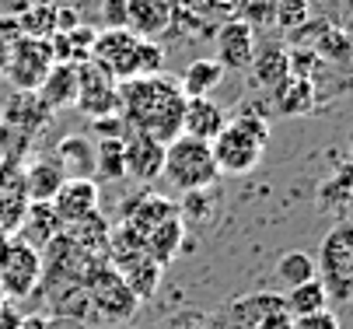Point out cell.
<instances>
[{
    "label": "cell",
    "instance_id": "6da1fadb",
    "mask_svg": "<svg viewBox=\"0 0 353 329\" xmlns=\"http://www.w3.org/2000/svg\"><path fill=\"white\" fill-rule=\"evenodd\" d=\"M182 109L185 95L182 84L172 74H150V77H130L119 81V116L126 126L158 137L161 144L182 133Z\"/></svg>",
    "mask_w": 353,
    "mask_h": 329
},
{
    "label": "cell",
    "instance_id": "7a4b0ae2",
    "mask_svg": "<svg viewBox=\"0 0 353 329\" xmlns=\"http://www.w3.org/2000/svg\"><path fill=\"white\" fill-rule=\"evenodd\" d=\"M266 144H270V116L259 106H245L210 140V154L221 175H248L263 161Z\"/></svg>",
    "mask_w": 353,
    "mask_h": 329
},
{
    "label": "cell",
    "instance_id": "3957f363",
    "mask_svg": "<svg viewBox=\"0 0 353 329\" xmlns=\"http://www.w3.org/2000/svg\"><path fill=\"white\" fill-rule=\"evenodd\" d=\"M161 179L172 186L175 193H192V190H207L217 186L221 172L214 165L210 144L179 133L175 140L165 144V165H161Z\"/></svg>",
    "mask_w": 353,
    "mask_h": 329
},
{
    "label": "cell",
    "instance_id": "277c9868",
    "mask_svg": "<svg viewBox=\"0 0 353 329\" xmlns=\"http://www.w3.org/2000/svg\"><path fill=\"white\" fill-rule=\"evenodd\" d=\"M315 277L322 280L329 305L336 308L350 305V295H353V228L350 221H336V228L322 239Z\"/></svg>",
    "mask_w": 353,
    "mask_h": 329
},
{
    "label": "cell",
    "instance_id": "5b68a950",
    "mask_svg": "<svg viewBox=\"0 0 353 329\" xmlns=\"http://www.w3.org/2000/svg\"><path fill=\"white\" fill-rule=\"evenodd\" d=\"M84 298L91 305L94 315H102L105 322H126L137 315V298L133 291L123 284V277L116 273L112 263L91 259L88 273H84Z\"/></svg>",
    "mask_w": 353,
    "mask_h": 329
},
{
    "label": "cell",
    "instance_id": "8992f818",
    "mask_svg": "<svg viewBox=\"0 0 353 329\" xmlns=\"http://www.w3.org/2000/svg\"><path fill=\"white\" fill-rule=\"evenodd\" d=\"M53 50H49V39H28V35H18L8 42V53H4V77L11 81V88L18 91H35L42 84V77L53 67Z\"/></svg>",
    "mask_w": 353,
    "mask_h": 329
},
{
    "label": "cell",
    "instance_id": "52a82bcc",
    "mask_svg": "<svg viewBox=\"0 0 353 329\" xmlns=\"http://www.w3.org/2000/svg\"><path fill=\"white\" fill-rule=\"evenodd\" d=\"M39 284H42V256L11 235L8 256L0 259V291H4V298H11V301H21Z\"/></svg>",
    "mask_w": 353,
    "mask_h": 329
},
{
    "label": "cell",
    "instance_id": "ba28073f",
    "mask_svg": "<svg viewBox=\"0 0 353 329\" xmlns=\"http://www.w3.org/2000/svg\"><path fill=\"white\" fill-rule=\"evenodd\" d=\"M137 42L140 39L126 28H102V32H94L88 60H94L116 81H130L137 77Z\"/></svg>",
    "mask_w": 353,
    "mask_h": 329
},
{
    "label": "cell",
    "instance_id": "9c48e42d",
    "mask_svg": "<svg viewBox=\"0 0 353 329\" xmlns=\"http://www.w3.org/2000/svg\"><path fill=\"white\" fill-rule=\"evenodd\" d=\"M74 67H77V102H74V109H81L94 119L119 112V81L109 77L94 60H81Z\"/></svg>",
    "mask_w": 353,
    "mask_h": 329
},
{
    "label": "cell",
    "instance_id": "30bf717a",
    "mask_svg": "<svg viewBox=\"0 0 353 329\" xmlns=\"http://www.w3.org/2000/svg\"><path fill=\"white\" fill-rule=\"evenodd\" d=\"M109 256H112L109 263L116 266V273L123 277V284L133 291L137 301H150V298H154V291L161 284V266L150 259L140 246H130V249L112 246Z\"/></svg>",
    "mask_w": 353,
    "mask_h": 329
},
{
    "label": "cell",
    "instance_id": "8fae6325",
    "mask_svg": "<svg viewBox=\"0 0 353 329\" xmlns=\"http://www.w3.org/2000/svg\"><path fill=\"white\" fill-rule=\"evenodd\" d=\"M123 158H126V175L137 179L140 186H150L154 179H161L165 144L158 137L143 133V130L126 126V133H123Z\"/></svg>",
    "mask_w": 353,
    "mask_h": 329
},
{
    "label": "cell",
    "instance_id": "7c38bea8",
    "mask_svg": "<svg viewBox=\"0 0 353 329\" xmlns=\"http://www.w3.org/2000/svg\"><path fill=\"white\" fill-rule=\"evenodd\" d=\"M214 60L228 70H248L252 63V53H256V28L245 25L241 18H231V21H217L214 28Z\"/></svg>",
    "mask_w": 353,
    "mask_h": 329
},
{
    "label": "cell",
    "instance_id": "4fadbf2b",
    "mask_svg": "<svg viewBox=\"0 0 353 329\" xmlns=\"http://www.w3.org/2000/svg\"><path fill=\"white\" fill-rule=\"evenodd\" d=\"M98 203H102V193H98L94 179H63V186L53 193V200H49V207H53V214L60 217L63 228L94 214Z\"/></svg>",
    "mask_w": 353,
    "mask_h": 329
},
{
    "label": "cell",
    "instance_id": "5bb4252c",
    "mask_svg": "<svg viewBox=\"0 0 353 329\" xmlns=\"http://www.w3.org/2000/svg\"><path fill=\"white\" fill-rule=\"evenodd\" d=\"M67 172L57 161V154H46V158H32L21 168V193L28 197V203H49L53 193L63 186Z\"/></svg>",
    "mask_w": 353,
    "mask_h": 329
},
{
    "label": "cell",
    "instance_id": "9a60e30c",
    "mask_svg": "<svg viewBox=\"0 0 353 329\" xmlns=\"http://www.w3.org/2000/svg\"><path fill=\"white\" fill-rule=\"evenodd\" d=\"M32 95H35L49 112L74 109V102H77V67H74V63H53Z\"/></svg>",
    "mask_w": 353,
    "mask_h": 329
},
{
    "label": "cell",
    "instance_id": "2e32d148",
    "mask_svg": "<svg viewBox=\"0 0 353 329\" xmlns=\"http://www.w3.org/2000/svg\"><path fill=\"white\" fill-rule=\"evenodd\" d=\"M172 0H126V32L137 39H158L172 21Z\"/></svg>",
    "mask_w": 353,
    "mask_h": 329
},
{
    "label": "cell",
    "instance_id": "e0dca14e",
    "mask_svg": "<svg viewBox=\"0 0 353 329\" xmlns=\"http://www.w3.org/2000/svg\"><path fill=\"white\" fill-rule=\"evenodd\" d=\"M228 123V112L210 99V95H199V99H185V109H182V133L185 137H196V140H210L224 130Z\"/></svg>",
    "mask_w": 353,
    "mask_h": 329
},
{
    "label": "cell",
    "instance_id": "ac0fdd59",
    "mask_svg": "<svg viewBox=\"0 0 353 329\" xmlns=\"http://www.w3.org/2000/svg\"><path fill=\"white\" fill-rule=\"evenodd\" d=\"M248 74H252V84H256L259 91H266V95L273 99L276 88L290 77V67H287V50L283 46H256V53H252V63H248Z\"/></svg>",
    "mask_w": 353,
    "mask_h": 329
},
{
    "label": "cell",
    "instance_id": "d6986e66",
    "mask_svg": "<svg viewBox=\"0 0 353 329\" xmlns=\"http://www.w3.org/2000/svg\"><path fill=\"white\" fill-rule=\"evenodd\" d=\"M60 235H63V224L53 214V207H49V203H28V210H25V217L18 224L14 239H21L25 246H32L35 252H42L53 239H60Z\"/></svg>",
    "mask_w": 353,
    "mask_h": 329
},
{
    "label": "cell",
    "instance_id": "ffe728a7",
    "mask_svg": "<svg viewBox=\"0 0 353 329\" xmlns=\"http://www.w3.org/2000/svg\"><path fill=\"white\" fill-rule=\"evenodd\" d=\"M182 242H185V224H182V217L175 214V217L161 221L158 228H150L143 239H140V249L154 259L158 266H165V263H172V259L182 252Z\"/></svg>",
    "mask_w": 353,
    "mask_h": 329
},
{
    "label": "cell",
    "instance_id": "44dd1931",
    "mask_svg": "<svg viewBox=\"0 0 353 329\" xmlns=\"http://www.w3.org/2000/svg\"><path fill=\"white\" fill-rule=\"evenodd\" d=\"M57 161L63 165L67 179H94V144L84 133H67L57 144Z\"/></svg>",
    "mask_w": 353,
    "mask_h": 329
},
{
    "label": "cell",
    "instance_id": "7402d4cb",
    "mask_svg": "<svg viewBox=\"0 0 353 329\" xmlns=\"http://www.w3.org/2000/svg\"><path fill=\"white\" fill-rule=\"evenodd\" d=\"M350 193H353L350 190V165L339 161L332 179H325L319 186V210H325L336 221H346L350 217Z\"/></svg>",
    "mask_w": 353,
    "mask_h": 329
},
{
    "label": "cell",
    "instance_id": "603a6c76",
    "mask_svg": "<svg viewBox=\"0 0 353 329\" xmlns=\"http://www.w3.org/2000/svg\"><path fill=\"white\" fill-rule=\"evenodd\" d=\"M221 81H224V67H221L214 57H199V60H192V63L182 70V77H179L185 99L210 95V91H214Z\"/></svg>",
    "mask_w": 353,
    "mask_h": 329
},
{
    "label": "cell",
    "instance_id": "cb8c5ba5",
    "mask_svg": "<svg viewBox=\"0 0 353 329\" xmlns=\"http://www.w3.org/2000/svg\"><path fill=\"white\" fill-rule=\"evenodd\" d=\"M276 109L283 116H305L315 109L319 95H315V81H305V77H287L280 88H276V95H273Z\"/></svg>",
    "mask_w": 353,
    "mask_h": 329
},
{
    "label": "cell",
    "instance_id": "d4e9b609",
    "mask_svg": "<svg viewBox=\"0 0 353 329\" xmlns=\"http://www.w3.org/2000/svg\"><path fill=\"white\" fill-rule=\"evenodd\" d=\"M283 308H287L290 319H301V315H312V312L329 308V298H325L322 280L312 277V280H305V284H297V288H287V295H283Z\"/></svg>",
    "mask_w": 353,
    "mask_h": 329
},
{
    "label": "cell",
    "instance_id": "484cf974",
    "mask_svg": "<svg viewBox=\"0 0 353 329\" xmlns=\"http://www.w3.org/2000/svg\"><path fill=\"white\" fill-rule=\"evenodd\" d=\"M63 235H67V239H74L88 256H98V252H105V249H109V224H105V217L98 214V210L88 214L84 221L63 228Z\"/></svg>",
    "mask_w": 353,
    "mask_h": 329
},
{
    "label": "cell",
    "instance_id": "4316f807",
    "mask_svg": "<svg viewBox=\"0 0 353 329\" xmlns=\"http://www.w3.org/2000/svg\"><path fill=\"white\" fill-rule=\"evenodd\" d=\"M94 175H102L105 182L126 179L123 137H98V144H94Z\"/></svg>",
    "mask_w": 353,
    "mask_h": 329
},
{
    "label": "cell",
    "instance_id": "83f0119b",
    "mask_svg": "<svg viewBox=\"0 0 353 329\" xmlns=\"http://www.w3.org/2000/svg\"><path fill=\"white\" fill-rule=\"evenodd\" d=\"M312 50L319 53L322 63H336V67H346L350 63V35L339 28V25H329L312 39Z\"/></svg>",
    "mask_w": 353,
    "mask_h": 329
},
{
    "label": "cell",
    "instance_id": "f1b7e54d",
    "mask_svg": "<svg viewBox=\"0 0 353 329\" xmlns=\"http://www.w3.org/2000/svg\"><path fill=\"white\" fill-rule=\"evenodd\" d=\"M14 32L18 35H28V39H49L57 28H53V4H28L25 11L14 14Z\"/></svg>",
    "mask_w": 353,
    "mask_h": 329
},
{
    "label": "cell",
    "instance_id": "f546056e",
    "mask_svg": "<svg viewBox=\"0 0 353 329\" xmlns=\"http://www.w3.org/2000/svg\"><path fill=\"white\" fill-rule=\"evenodd\" d=\"M315 277V259L308 252H301V249H290L276 259V280L283 288H297V284H305V280Z\"/></svg>",
    "mask_w": 353,
    "mask_h": 329
},
{
    "label": "cell",
    "instance_id": "4dcf8cb0",
    "mask_svg": "<svg viewBox=\"0 0 353 329\" xmlns=\"http://www.w3.org/2000/svg\"><path fill=\"white\" fill-rule=\"evenodd\" d=\"M312 18V4L308 0H273V25L280 32H297L301 25H308Z\"/></svg>",
    "mask_w": 353,
    "mask_h": 329
},
{
    "label": "cell",
    "instance_id": "1f68e13d",
    "mask_svg": "<svg viewBox=\"0 0 353 329\" xmlns=\"http://www.w3.org/2000/svg\"><path fill=\"white\" fill-rule=\"evenodd\" d=\"M165 70V46L158 39H140L137 42V77H150Z\"/></svg>",
    "mask_w": 353,
    "mask_h": 329
},
{
    "label": "cell",
    "instance_id": "d6a6232c",
    "mask_svg": "<svg viewBox=\"0 0 353 329\" xmlns=\"http://www.w3.org/2000/svg\"><path fill=\"white\" fill-rule=\"evenodd\" d=\"M25 210H28L25 193H0V235H18Z\"/></svg>",
    "mask_w": 353,
    "mask_h": 329
},
{
    "label": "cell",
    "instance_id": "836d02e7",
    "mask_svg": "<svg viewBox=\"0 0 353 329\" xmlns=\"http://www.w3.org/2000/svg\"><path fill=\"white\" fill-rule=\"evenodd\" d=\"M287 67H290V77L312 81L322 70V60H319V53L312 50V46H294V50H287Z\"/></svg>",
    "mask_w": 353,
    "mask_h": 329
},
{
    "label": "cell",
    "instance_id": "e575fe53",
    "mask_svg": "<svg viewBox=\"0 0 353 329\" xmlns=\"http://www.w3.org/2000/svg\"><path fill=\"white\" fill-rule=\"evenodd\" d=\"M94 18L102 28H126V0H98Z\"/></svg>",
    "mask_w": 353,
    "mask_h": 329
},
{
    "label": "cell",
    "instance_id": "d590c367",
    "mask_svg": "<svg viewBox=\"0 0 353 329\" xmlns=\"http://www.w3.org/2000/svg\"><path fill=\"white\" fill-rule=\"evenodd\" d=\"M241 21L259 28V25H273V0H245L241 8Z\"/></svg>",
    "mask_w": 353,
    "mask_h": 329
},
{
    "label": "cell",
    "instance_id": "8d00e7d4",
    "mask_svg": "<svg viewBox=\"0 0 353 329\" xmlns=\"http://www.w3.org/2000/svg\"><path fill=\"white\" fill-rule=\"evenodd\" d=\"M294 329H343V326H339V312L336 308H322V312L294 319Z\"/></svg>",
    "mask_w": 353,
    "mask_h": 329
},
{
    "label": "cell",
    "instance_id": "74e56055",
    "mask_svg": "<svg viewBox=\"0 0 353 329\" xmlns=\"http://www.w3.org/2000/svg\"><path fill=\"white\" fill-rule=\"evenodd\" d=\"M241 8L245 0H210V21H231V18H241Z\"/></svg>",
    "mask_w": 353,
    "mask_h": 329
},
{
    "label": "cell",
    "instance_id": "f35d334b",
    "mask_svg": "<svg viewBox=\"0 0 353 329\" xmlns=\"http://www.w3.org/2000/svg\"><path fill=\"white\" fill-rule=\"evenodd\" d=\"M0 329H21V312L11 298H0Z\"/></svg>",
    "mask_w": 353,
    "mask_h": 329
},
{
    "label": "cell",
    "instance_id": "ab89813d",
    "mask_svg": "<svg viewBox=\"0 0 353 329\" xmlns=\"http://www.w3.org/2000/svg\"><path fill=\"white\" fill-rule=\"evenodd\" d=\"M39 4H53V8H74L81 18H88V14H94L98 0H39Z\"/></svg>",
    "mask_w": 353,
    "mask_h": 329
},
{
    "label": "cell",
    "instance_id": "60d3db41",
    "mask_svg": "<svg viewBox=\"0 0 353 329\" xmlns=\"http://www.w3.org/2000/svg\"><path fill=\"white\" fill-rule=\"evenodd\" d=\"M175 8H182V11H189V14H203V18H210L207 11H210V0H172Z\"/></svg>",
    "mask_w": 353,
    "mask_h": 329
},
{
    "label": "cell",
    "instance_id": "b9f144b4",
    "mask_svg": "<svg viewBox=\"0 0 353 329\" xmlns=\"http://www.w3.org/2000/svg\"><path fill=\"white\" fill-rule=\"evenodd\" d=\"M28 4H35V0H0V14H4V18H14V14L25 11Z\"/></svg>",
    "mask_w": 353,
    "mask_h": 329
},
{
    "label": "cell",
    "instance_id": "7bdbcfd3",
    "mask_svg": "<svg viewBox=\"0 0 353 329\" xmlns=\"http://www.w3.org/2000/svg\"><path fill=\"white\" fill-rule=\"evenodd\" d=\"M21 329H53L46 322V315H21Z\"/></svg>",
    "mask_w": 353,
    "mask_h": 329
},
{
    "label": "cell",
    "instance_id": "ee69618b",
    "mask_svg": "<svg viewBox=\"0 0 353 329\" xmlns=\"http://www.w3.org/2000/svg\"><path fill=\"white\" fill-rule=\"evenodd\" d=\"M8 246H11V235H0V259L8 256Z\"/></svg>",
    "mask_w": 353,
    "mask_h": 329
},
{
    "label": "cell",
    "instance_id": "f6af8a7d",
    "mask_svg": "<svg viewBox=\"0 0 353 329\" xmlns=\"http://www.w3.org/2000/svg\"><path fill=\"white\" fill-rule=\"evenodd\" d=\"M4 158H8V154H4V148H0V161H4Z\"/></svg>",
    "mask_w": 353,
    "mask_h": 329
},
{
    "label": "cell",
    "instance_id": "bcb514c9",
    "mask_svg": "<svg viewBox=\"0 0 353 329\" xmlns=\"http://www.w3.org/2000/svg\"><path fill=\"white\" fill-rule=\"evenodd\" d=\"M0 298H4V291H0Z\"/></svg>",
    "mask_w": 353,
    "mask_h": 329
}]
</instances>
